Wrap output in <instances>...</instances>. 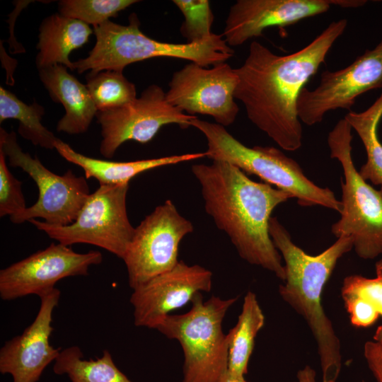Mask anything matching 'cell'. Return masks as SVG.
Returning <instances> with one entry per match:
<instances>
[{
	"instance_id": "cell-1",
	"label": "cell",
	"mask_w": 382,
	"mask_h": 382,
	"mask_svg": "<svg viewBox=\"0 0 382 382\" xmlns=\"http://www.w3.org/2000/svg\"><path fill=\"white\" fill-rule=\"evenodd\" d=\"M347 26L345 18L332 21L306 46L285 55L253 41L244 62L235 69V98L243 103L250 121L282 149L294 151L301 146L300 93Z\"/></svg>"
},
{
	"instance_id": "cell-2",
	"label": "cell",
	"mask_w": 382,
	"mask_h": 382,
	"mask_svg": "<svg viewBox=\"0 0 382 382\" xmlns=\"http://www.w3.org/2000/svg\"><path fill=\"white\" fill-rule=\"evenodd\" d=\"M204 209L231 240L240 257L285 280L282 256L269 231L273 210L292 198L266 183L251 180L238 167L222 161L194 164Z\"/></svg>"
},
{
	"instance_id": "cell-3",
	"label": "cell",
	"mask_w": 382,
	"mask_h": 382,
	"mask_svg": "<svg viewBox=\"0 0 382 382\" xmlns=\"http://www.w3.org/2000/svg\"><path fill=\"white\" fill-rule=\"evenodd\" d=\"M269 231L285 263L279 295L309 327L317 344L323 381L336 382L342 368L340 342L323 308L322 293L338 260L353 248L352 241L342 236L321 253L310 255L293 243L276 217H271Z\"/></svg>"
},
{
	"instance_id": "cell-4",
	"label": "cell",
	"mask_w": 382,
	"mask_h": 382,
	"mask_svg": "<svg viewBox=\"0 0 382 382\" xmlns=\"http://www.w3.org/2000/svg\"><path fill=\"white\" fill-rule=\"evenodd\" d=\"M96 42L87 57L74 62V69L98 73L105 70L123 72L134 62L154 57L186 59L207 67L226 62L234 54L222 35H213L197 43H173L155 40L140 30L136 13L129 16L127 25L110 20L93 28Z\"/></svg>"
},
{
	"instance_id": "cell-5",
	"label": "cell",
	"mask_w": 382,
	"mask_h": 382,
	"mask_svg": "<svg viewBox=\"0 0 382 382\" xmlns=\"http://www.w3.org/2000/svg\"><path fill=\"white\" fill-rule=\"evenodd\" d=\"M190 126L205 137L207 157L212 161L228 162L253 174L272 186L285 191L302 207L320 205L339 213L342 203L328 187H321L308 179L299 164L273 146L248 147L216 122L197 118Z\"/></svg>"
},
{
	"instance_id": "cell-6",
	"label": "cell",
	"mask_w": 382,
	"mask_h": 382,
	"mask_svg": "<svg viewBox=\"0 0 382 382\" xmlns=\"http://www.w3.org/2000/svg\"><path fill=\"white\" fill-rule=\"evenodd\" d=\"M238 297L212 296L204 301L202 293L191 301L185 313L168 315L156 329L177 340L183 352L182 382H216L228 371V345L222 322Z\"/></svg>"
},
{
	"instance_id": "cell-7",
	"label": "cell",
	"mask_w": 382,
	"mask_h": 382,
	"mask_svg": "<svg viewBox=\"0 0 382 382\" xmlns=\"http://www.w3.org/2000/svg\"><path fill=\"white\" fill-rule=\"evenodd\" d=\"M351 132L352 127L343 118L328 136L330 157L340 161L344 174L341 217L331 230L337 238L349 237L359 257L371 260L382 253V187L374 188L356 169Z\"/></svg>"
},
{
	"instance_id": "cell-8",
	"label": "cell",
	"mask_w": 382,
	"mask_h": 382,
	"mask_svg": "<svg viewBox=\"0 0 382 382\" xmlns=\"http://www.w3.org/2000/svg\"><path fill=\"white\" fill-rule=\"evenodd\" d=\"M128 190L129 183L99 185L69 225H52L37 219L29 222L59 243L93 245L122 260L134 231L127 211Z\"/></svg>"
},
{
	"instance_id": "cell-9",
	"label": "cell",
	"mask_w": 382,
	"mask_h": 382,
	"mask_svg": "<svg viewBox=\"0 0 382 382\" xmlns=\"http://www.w3.org/2000/svg\"><path fill=\"white\" fill-rule=\"evenodd\" d=\"M0 150L8 158V163L20 168L35 183L38 198L23 212L10 217L16 224L37 218L56 226L73 223L90 195L86 178L76 176L71 170L57 175L47 168L37 156L24 152L17 141L14 132L0 129Z\"/></svg>"
},
{
	"instance_id": "cell-10",
	"label": "cell",
	"mask_w": 382,
	"mask_h": 382,
	"mask_svg": "<svg viewBox=\"0 0 382 382\" xmlns=\"http://www.w3.org/2000/svg\"><path fill=\"white\" fill-rule=\"evenodd\" d=\"M193 230L191 221L179 213L170 199L147 215L134 228L122 259L131 289L173 268L180 261L181 241Z\"/></svg>"
},
{
	"instance_id": "cell-11",
	"label": "cell",
	"mask_w": 382,
	"mask_h": 382,
	"mask_svg": "<svg viewBox=\"0 0 382 382\" xmlns=\"http://www.w3.org/2000/svg\"><path fill=\"white\" fill-rule=\"evenodd\" d=\"M96 117L101 127L100 153L107 158H112L127 141L146 144L163 126L176 124L186 129L197 117L170 105L163 88L156 84L148 86L139 98L119 108L98 111Z\"/></svg>"
},
{
	"instance_id": "cell-12",
	"label": "cell",
	"mask_w": 382,
	"mask_h": 382,
	"mask_svg": "<svg viewBox=\"0 0 382 382\" xmlns=\"http://www.w3.org/2000/svg\"><path fill=\"white\" fill-rule=\"evenodd\" d=\"M381 88L382 40L346 67L322 72L313 89L304 87L297 102L299 120L308 126L318 124L328 112L350 111L358 97Z\"/></svg>"
},
{
	"instance_id": "cell-13",
	"label": "cell",
	"mask_w": 382,
	"mask_h": 382,
	"mask_svg": "<svg viewBox=\"0 0 382 382\" xmlns=\"http://www.w3.org/2000/svg\"><path fill=\"white\" fill-rule=\"evenodd\" d=\"M238 83L235 69L226 62L212 68L190 62L173 74L166 96L183 112L211 116L226 127L235 122L239 112L235 101Z\"/></svg>"
},
{
	"instance_id": "cell-14",
	"label": "cell",
	"mask_w": 382,
	"mask_h": 382,
	"mask_svg": "<svg viewBox=\"0 0 382 382\" xmlns=\"http://www.w3.org/2000/svg\"><path fill=\"white\" fill-rule=\"evenodd\" d=\"M102 261L98 250L79 253L62 243H51L0 271V296L4 301L40 296L64 278L88 275L90 267Z\"/></svg>"
},
{
	"instance_id": "cell-15",
	"label": "cell",
	"mask_w": 382,
	"mask_h": 382,
	"mask_svg": "<svg viewBox=\"0 0 382 382\" xmlns=\"http://www.w3.org/2000/svg\"><path fill=\"white\" fill-rule=\"evenodd\" d=\"M212 285L210 270L179 261L171 270L133 289L130 303L134 325L156 329L171 311L191 301L197 294L210 291Z\"/></svg>"
},
{
	"instance_id": "cell-16",
	"label": "cell",
	"mask_w": 382,
	"mask_h": 382,
	"mask_svg": "<svg viewBox=\"0 0 382 382\" xmlns=\"http://www.w3.org/2000/svg\"><path fill=\"white\" fill-rule=\"evenodd\" d=\"M60 291L54 288L39 297L40 306L33 323L0 349V372L10 374L13 382H37L44 370L59 356L61 348L50 342L53 331L52 313Z\"/></svg>"
},
{
	"instance_id": "cell-17",
	"label": "cell",
	"mask_w": 382,
	"mask_h": 382,
	"mask_svg": "<svg viewBox=\"0 0 382 382\" xmlns=\"http://www.w3.org/2000/svg\"><path fill=\"white\" fill-rule=\"evenodd\" d=\"M332 0H238L228 13L222 36L231 46L262 36L272 27H286L323 14Z\"/></svg>"
},
{
	"instance_id": "cell-18",
	"label": "cell",
	"mask_w": 382,
	"mask_h": 382,
	"mask_svg": "<svg viewBox=\"0 0 382 382\" xmlns=\"http://www.w3.org/2000/svg\"><path fill=\"white\" fill-rule=\"evenodd\" d=\"M38 74L52 100L61 103L65 111L57 130L68 134L85 133L98 112L86 86L63 65L39 69Z\"/></svg>"
},
{
	"instance_id": "cell-19",
	"label": "cell",
	"mask_w": 382,
	"mask_h": 382,
	"mask_svg": "<svg viewBox=\"0 0 382 382\" xmlns=\"http://www.w3.org/2000/svg\"><path fill=\"white\" fill-rule=\"evenodd\" d=\"M54 149L65 160L81 167L86 179L95 178L100 185L129 183L131 179L147 170L207 157L204 151L133 161H106L76 152L59 138Z\"/></svg>"
},
{
	"instance_id": "cell-20",
	"label": "cell",
	"mask_w": 382,
	"mask_h": 382,
	"mask_svg": "<svg viewBox=\"0 0 382 382\" xmlns=\"http://www.w3.org/2000/svg\"><path fill=\"white\" fill-rule=\"evenodd\" d=\"M93 33L89 25L79 20L60 13L48 16L42 20L39 28L36 67L39 70L63 65L74 71L69 54L86 44Z\"/></svg>"
},
{
	"instance_id": "cell-21",
	"label": "cell",
	"mask_w": 382,
	"mask_h": 382,
	"mask_svg": "<svg viewBox=\"0 0 382 382\" xmlns=\"http://www.w3.org/2000/svg\"><path fill=\"white\" fill-rule=\"evenodd\" d=\"M264 324L265 316L256 295L249 291L243 299L236 324L226 334L228 371L230 374L245 376L248 373L255 340Z\"/></svg>"
},
{
	"instance_id": "cell-22",
	"label": "cell",
	"mask_w": 382,
	"mask_h": 382,
	"mask_svg": "<svg viewBox=\"0 0 382 382\" xmlns=\"http://www.w3.org/2000/svg\"><path fill=\"white\" fill-rule=\"evenodd\" d=\"M342 297L351 323L357 328H367L382 317V277L374 279L349 275L344 279ZM382 337V323L374 340Z\"/></svg>"
},
{
	"instance_id": "cell-23",
	"label": "cell",
	"mask_w": 382,
	"mask_h": 382,
	"mask_svg": "<svg viewBox=\"0 0 382 382\" xmlns=\"http://www.w3.org/2000/svg\"><path fill=\"white\" fill-rule=\"evenodd\" d=\"M53 371L66 375L71 382H133L118 369L108 349L103 351L100 357L87 360L76 345L61 350Z\"/></svg>"
},
{
	"instance_id": "cell-24",
	"label": "cell",
	"mask_w": 382,
	"mask_h": 382,
	"mask_svg": "<svg viewBox=\"0 0 382 382\" xmlns=\"http://www.w3.org/2000/svg\"><path fill=\"white\" fill-rule=\"evenodd\" d=\"M381 117L382 93L365 110H350L344 117L357 133L366 153L367 160L359 173L363 179L376 185H382V144L377 134Z\"/></svg>"
},
{
	"instance_id": "cell-25",
	"label": "cell",
	"mask_w": 382,
	"mask_h": 382,
	"mask_svg": "<svg viewBox=\"0 0 382 382\" xmlns=\"http://www.w3.org/2000/svg\"><path fill=\"white\" fill-rule=\"evenodd\" d=\"M44 114L43 106L35 100L28 105L11 91L0 87V123L7 119L17 120L18 132L23 138L35 146L53 149L58 138L42 125Z\"/></svg>"
},
{
	"instance_id": "cell-26",
	"label": "cell",
	"mask_w": 382,
	"mask_h": 382,
	"mask_svg": "<svg viewBox=\"0 0 382 382\" xmlns=\"http://www.w3.org/2000/svg\"><path fill=\"white\" fill-rule=\"evenodd\" d=\"M86 79V86L98 111L119 108L137 98L135 85L122 71L88 72Z\"/></svg>"
},
{
	"instance_id": "cell-27",
	"label": "cell",
	"mask_w": 382,
	"mask_h": 382,
	"mask_svg": "<svg viewBox=\"0 0 382 382\" xmlns=\"http://www.w3.org/2000/svg\"><path fill=\"white\" fill-rule=\"evenodd\" d=\"M138 2L137 0H61L58 2V9L61 15L94 28Z\"/></svg>"
},
{
	"instance_id": "cell-28",
	"label": "cell",
	"mask_w": 382,
	"mask_h": 382,
	"mask_svg": "<svg viewBox=\"0 0 382 382\" xmlns=\"http://www.w3.org/2000/svg\"><path fill=\"white\" fill-rule=\"evenodd\" d=\"M184 21L180 28L187 43L201 42L209 38L214 14L208 0H173Z\"/></svg>"
},
{
	"instance_id": "cell-29",
	"label": "cell",
	"mask_w": 382,
	"mask_h": 382,
	"mask_svg": "<svg viewBox=\"0 0 382 382\" xmlns=\"http://www.w3.org/2000/svg\"><path fill=\"white\" fill-rule=\"evenodd\" d=\"M22 183L9 170L6 156L0 150V216H15L26 209Z\"/></svg>"
},
{
	"instance_id": "cell-30",
	"label": "cell",
	"mask_w": 382,
	"mask_h": 382,
	"mask_svg": "<svg viewBox=\"0 0 382 382\" xmlns=\"http://www.w3.org/2000/svg\"><path fill=\"white\" fill-rule=\"evenodd\" d=\"M364 355L376 381L382 382V337L366 342Z\"/></svg>"
},
{
	"instance_id": "cell-31",
	"label": "cell",
	"mask_w": 382,
	"mask_h": 382,
	"mask_svg": "<svg viewBox=\"0 0 382 382\" xmlns=\"http://www.w3.org/2000/svg\"><path fill=\"white\" fill-rule=\"evenodd\" d=\"M293 382H316V372L309 366L300 369L296 374V381Z\"/></svg>"
},
{
	"instance_id": "cell-32",
	"label": "cell",
	"mask_w": 382,
	"mask_h": 382,
	"mask_svg": "<svg viewBox=\"0 0 382 382\" xmlns=\"http://www.w3.org/2000/svg\"><path fill=\"white\" fill-rule=\"evenodd\" d=\"M365 0H332L335 6H340L343 8H359L366 4Z\"/></svg>"
},
{
	"instance_id": "cell-33",
	"label": "cell",
	"mask_w": 382,
	"mask_h": 382,
	"mask_svg": "<svg viewBox=\"0 0 382 382\" xmlns=\"http://www.w3.org/2000/svg\"><path fill=\"white\" fill-rule=\"evenodd\" d=\"M216 382H248L244 376H238L227 371Z\"/></svg>"
},
{
	"instance_id": "cell-34",
	"label": "cell",
	"mask_w": 382,
	"mask_h": 382,
	"mask_svg": "<svg viewBox=\"0 0 382 382\" xmlns=\"http://www.w3.org/2000/svg\"><path fill=\"white\" fill-rule=\"evenodd\" d=\"M376 277H382V260L376 263Z\"/></svg>"
}]
</instances>
